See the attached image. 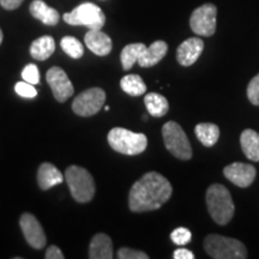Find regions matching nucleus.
I'll return each mask as SVG.
<instances>
[{
	"label": "nucleus",
	"mask_w": 259,
	"mask_h": 259,
	"mask_svg": "<svg viewBox=\"0 0 259 259\" xmlns=\"http://www.w3.org/2000/svg\"><path fill=\"white\" fill-rule=\"evenodd\" d=\"M173 187L166 178L156 171L144 174L131 187L128 206L134 212H147L160 209L170 198Z\"/></svg>",
	"instance_id": "nucleus-1"
},
{
	"label": "nucleus",
	"mask_w": 259,
	"mask_h": 259,
	"mask_svg": "<svg viewBox=\"0 0 259 259\" xmlns=\"http://www.w3.org/2000/svg\"><path fill=\"white\" fill-rule=\"evenodd\" d=\"M206 206L213 221L220 226L231 222L234 215V203L229 191L221 184H213L206 191Z\"/></svg>",
	"instance_id": "nucleus-2"
},
{
	"label": "nucleus",
	"mask_w": 259,
	"mask_h": 259,
	"mask_svg": "<svg viewBox=\"0 0 259 259\" xmlns=\"http://www.w3.org/2000/svg\"><path fill=\"white\" fill-rule=\"evenodd\" d=\"M204 250L215 259H245L247 250L241 241L227 236L211 234L204 240Z\"/></svg>",
	"instance_id": "nucleus-3"
},
{
	"label": "nucleus",
	"mask_w": 259,
	"mask_h": 259,
	"mask_svg": "<svg viewBox=\"0 0 259 259\" xmlns=\"http://www.w3.org/2000/svg\"><path fill=\"white\" fill-rule=\"evenodd\" d=\"M107 138L113 150L128 156L142 154L148 145V138L144 134H136L122 127L112 128Z\"/></svg>",
	"instance_id": "nucleus-4"
},
{
	"label": "nucleus",
	"mask_w": 259,
	"mask_h": 259,
	"mask_svg": "<svg viewBox=\"0 0 259 259\" xmlns=\"http://www.w3.org/2000/svg\"><path fill=\"white\" fill-rule=\"evenodd\" d=\"M65 179L73 199L78 203H88L95 196V181L85 168L70 166L65 171Z\"/></svg>",
	"instance_id": "nucleus-5"
},
{
	"label": "nucleus",
	"mask_w": 259,
	"mask_h": 259,
	"mask_svg": "<svg viewBox=\"0 0 259 259\" xmlns=\"http://www.w3.org/2000/svg\"><path fill=\"white\" fill-rule=\"evenodd\" d=\"M162 137L167 150L180 160L187 161L192 157V148L183 127L174 121H168L162 127Z\"/></svg>",
	"instance_id": "nucleus-6"
},
{
	"label": "nucleus",
	"mask_w": 259,
	"mask_h": 259,
	"mask_svg": "<svg viewBox=\"0 0 259 259\" xmlns=\"http://www.w3.org/2000/svg\"><path fill=\"white\" fill-rule=\"evenodd\" d=\"M70 25H84L89 30H101L106 23V16L99 6L93 3H83L63 16Z\"/></svg>",
	"instance_id": "nucleus-7"
},
{
	"label": "nucleus",
	"mask_w": 259,
	"mask_h": 259,
	"mask_svg": "<svg viewBox=\"0 0 259 259\" xmlns=\"http://www.w3.org/2000/svg\"><path fill=\"white\" fill-rule=\"evenodd\" d=\"M216 17L218 8L213 4H204L192 12L190 27L199 36H212L216 31Z\"/></svg>",
	"instance_id": "nucleus-8"
},
{
	"label": "nucleus",
	"mask_w": 259,
	"mask_h": 259,
	"mask_svg": "<svg viewBox=\"0 0 259 259\" xmlns=\"http://www.w3.org/2000/svg\"><path fill=\"white\" fill-rule=\"evenodd\" d=\"M106 101V93L101 88H90L76 96L72 109L79 116H92L100 112Z\"/></svg>",
	"instance_id": "nucleus-9"
},
{
	"label": "nucleus",
	"mask_w": 259,
	"mask_h": 259,
	"mask_svg": "<svg viewBox=\"0 0 259 259\" xmlns=\"http://www.w3.org/2000/svg\"><path fill=\"white\" fill-rule=\"evenodd\" d=\"M47 83L50 84L53 96L57 101L65 102L73 95L74 89L72 83L65 71L59 66H53L47 71Z\"/></svg>",
	"instance_id": "nucleus-10"
},
{
	"label": "nucleus",
	"mask_w": 259,
	"mask_h": 259,
	"mask_svg": "<svg viewBox=\"0 0 259 259\" xmlns=\"http://www.w3.org/2000/svg\"><path fill=\"white\" fill-rule=\"evenodd\" d=\"M19 225H21L22 233H23L25 240L32 248L41 250L46 245V234H45L44 228H42L41 223L37 221L31 213L25 212L21 216L19 220Z\"/></svg>",
	"instance_id": "nucleus-11"
},
{
	"label": "nucleus",
	"mask_w": 259,
	"mask_h": 259,
	"mask_svg": "<svg viewBox=\"0 0 259 259\" xmlns=\"http://www.w3.org/2000/svg\"><path fill=\"white\" fill-rule=\"evenodd\" d=\"M223 174L235 186L245 189V187H248L253 183L255 176H257V170L251 164L235 162V163L225 167Z\"/></svg>",
	"instance_id": "nucleus-12"
},
{
	"label": "nucleus",
	"mask_w": 259,
	"mask_h": 259,
	"mask_svg": "<svg viewBox=\"0 0 259 259\" xmlns=\"http://www.w3.org/2000/svg\"><path fill=\"white\" fill-rule=\"evenodd\" d=\"M204 50V42L199 37H191L184 41L177 50V60L183 66H191L198 60Z\"/></svg>",
	"instance_id": "nucleus-13"
},
{
	"label": "nucleus",
	"mask_w": 259,
	"mask_h": 259,
	"mask_svg": "<svg viewBox=\"0 0 259 259\" xmlns=\"http://www.w3.org/2000/svg\"><path fill=\"white\" fill-rule=\"evenodd\" d=\"M85 46L96 56H108L112 51V40L108 35L101 30H89L84 36Z\"/></svg>",
	"instance_id": "nucleus-14"
},
{
	"label": "nucleus",
	"mask_w": 259,
	"mask_h": 259,
	"mask_svg": "<svg viewBox=\"0 0 259 259\" xmlns=\"http://www.w3.org/2000/svg\"><path fill=\"white\" fill-rule=\"evenodd\" d=\"M64 179L65 178L61 171L50 162H45L38 167L37 183L42 190H50L52 187L59 185Z\"/></svg>",
	"instance_id": "nucleus-15"
},
{
	"label": "nucleus",
	"mask_w": 259,
	"mask_h": 259,
	"mask_svg": "<svg viewBox=\"0 0 259 259\" xmlns=\"http://www.w3.org/2000/svg\"><path fill=\"white\" fill-rule=\"evenodd\" d=\"M90 259H112L113 244L111 238L105 233H99L94 235L89 246Z\"/></svg>",
	"instance_id": "nucleus-16"
},
{
	"label": "nucleus",
	"mask_w": 259,
	"mask_h": 259,
	"mask_svg": "<svg viewBox=\"0 0 259 259\" xmlns=\"http://www.w3.org/2000/svg\"><path fill=\"white\" fill-rule=\"evenodd\" d=\"M168 45L164 41H155L150 46L145 48L138 59L141 67H151L160 63L166 57Z\"/></svg>",
	"instance_id": "nucleus-17"
},
{
	"label": "nucleus",
	"mask_w": 259,
	"mask_h": 259,
	"mask_svg": "<svg viewBox=\"0 0 259 259\" xmlns=\"http://www.w3.org/2000/svg\"><path fill=\"white\" fill-rule=\"evenodd\" d=\"M30 14L32 17L38 19L44 24L47 25H57L59 23V12L56 9L48 6L46 3L42 0H34L30 4Z\"/></svg>",
	"instance_id": "nucleus-18"
},
{
	"label": "nucleus",
	"mask_w": 259,
	"mask_h": 259,
	"mask_svg": "<svg viewBox=\"0 0 259 259\" xmlns=\"http://www.w3.org/2000/svg\"><path fill=\"white\" fill-rule=\"evenodd\" d=\"M241 149L248 160L259 161V134L251 128H246L240 136Z\"/></svg>",
	"instance_id": "nucleus-19"
},
{
	"label": "nucleus",
	"mask_w": 259,
	"mask_h": 259,
	"mask_svg": "<svg viewBox=\"0 0 259 259\" xmlns=\"http://www.w3.org/2000/svg\"><path fill=\"white\" fill-rule=\"evenodd\" d=\"M56 51V41L52 36H41L35 40L30 46V56L35 60H47Z\"/></svg>",
	"instance_id": "nucleus-20"
},
{
	"label": "nucleus",
	"mask_w": 259,
	"mask_h": 259,
	"mask_svg": "<svg viewBox=\"0 0 259 259\" xmlns=\"http://www.w3.org/2000/svg\"><path fill=\"white\" fill-rule=\"evenodd\" d=\"M194 134L204 147L211 148L212 145L218 143L220 138V128L218 125L211 124V122H202V124L196 126Z\"/></svg>",
	"instance_id": "nucleus-21"
},
{
	"label": "nucleus",
	"mask_w": 259,
	"mask_h": 259,
	"mask_svg": "<svg viewBox=\"0 0 259 259\" xmlns=\"http://www.w3.org/2000/svg\"><path fill=\"white\" fill-rule=\"evenodd\" d=\"M144 103L149 114L155 118H162L167 114L169 109V103L164 96L157 93H149L144 96Z\"/></svg>",
	"instance_id": "nucleus-22"
},
{
	"label": "nucleus",
	"mask_w": 259,
	"mask_h": 259,
	"mask_svg": "<svg viewBox=\"0 0 259 259\" xmlns=\"http://www.w3.org/2000/svg\"><path fill=\"white\" fill-rule=\"evenodd\" d=\"M120 87L126 94L131 96H141L147 92V85L138 74H126L120 80Z\"/></svg>",
	"instance_id": "nucleus-23"
},
{
	"label": "nucleus",
	"mask_w": 259,
	"mask_h": 259,
	"mask_svg": "<svg viewBox=\"0 0 259 259\" xmlns=\"http://www.w3.org/2000/svg\"><path fill=\"white\" fill-rule=\"evenodd\" d=\"M147 48L144 44H130L127 46L124 47V50L121 51L120 59L124 70L128 71L132 69V66L136 63H138L139 57L143 53V51Z\"/></svg>",
	"instance_id": "nucleus-24"
},
{
	"label": "nucleus",
	"mask_w": 259,
	"mask_h": 259,
	"mask_svg": "<svg viewBox=\"0 0 259 259\" xmlns=\"http://www.w3.org/2000/svg\"><path fill=\"white\" fill-rule=\"evenodd\" d=\"M60 46L67 56L73 59H79L84 54V47L79 40L73 36H65L61 38Z\"/></svg>",
	"instance_id": "nucleus-25"
},
{
	"label": "nucleus",
	"mask_w": 259,
	"mask_h": 259,
	"mask_svg": "<svg viewBox=\"0 0 259 259\" xmlns=\"http://www.w3.org/2000/svg\"><path fill=\"white\" fill-rule=\"evenodd\" d=\"M170 239L176 245L183 246V245L189 244L191 239H192V234H191V232L187 228L179 227V228L174 229V231L171 232Z\"/></svg>",
	"instance_id": "nucleus-26"
},
{
	"label": "nucleus",
	"mask_w": 259,
	"mask_h": 259,
	"mask_svg": "<svg viewBox=\"0 0 259 259\" xmlns=\"http://www.w3.org/2000/svg\"><path fill=\"white\" fill-rule=\"evenodd\" d=\"M22 78L30 84L40 83V71L34 64H29L22 71Z\"/></svg>",
	"instance_id": "nucleus-27"
},
{
	"label": "nucleus",
	"mask_w": 259,
	"mask_h": 259,
	"mask_svg": "<svg viewBox=\"0 0 259 259\" xmlns=\"http://www.w3.org/2000/svg\"><path fill=\"white\" fill-rule=\"evenodd\" d=\"M15 90L19 96L24 97V99H34L37 96V90L34 88V84L25 82V80L16 84Z\"/></svg>",
	"instance_id": "nucleus-28"
},
{
	"label": "nucleus",
	"mask_w": 259,
	"mask_h": 259,
	"mask_svg": "<svg viewBox=\"0 0 259 259\" xmlns=\"http://www.w3.org/2000/svg\"><path fill=\"white\" fill-rule=\"evenodd\" d=\"M247 97L252 105L259 106V73L248 83Z\"/></svg>",
	"instance_id": "nucleus-29"
},
{
	"label": "nucleus",
	"mask_w": 259,
	"mask_h": 259,
	"mask_svg": "<svg viewBox=\"0 0 259 259\" xmlns=\"http://www.w3.org/2000/svg\"><path fill=\"white\" fill-rule=\"evenodd\" d=\"M118 255L119 259H148L149 255L147 253H144L143 251H138V250H132V248H127V247H122L118 251Z\"/></svg>",
	"instance_id": "nucleus-30"
},
{
	"label": "nucleus",
	"mask_w": 259,
	"mask_h": 259,
	"mask_svg": "<svg viewBox=\"0 0 259 259\" xmlns=\"http://www.w3.org/2000/svg\"><path fill=\"white\" fill-rule=\"evenodd\" d=\"M45 257L46 259H64L65 255L63 252L58 246H50V247L47 248L46 251V254H45Z\"/></svg>",
	"instance_id": "nucleus-31"
},
{
	"label": "nucleus",
	"mask_w": 259,
	"mask_h": 259,
	"mask_svg": "<svg viewBox=\"0 0 259 259\" xmlns=\"http://www.w3.org/2000/svg\"><path fill=\"white\" fill-rule=\"evenodd\" d=\"M173 258L174 259H193L194 254L193 252H191L187 248H178V250L174 251L173 253Z\"/></svg>",
	"instance_id": "nucleus-32"
},
{
	"label": "nucleus",
	"mask_w": 259,
	"mask_h": 259,
	"mask_svg": "<svg viewBox=\"0 0 259 259\" xmlns=\"http://www.w3.org/2000/svg\"><path fill=\"white\" fill-rule=\"evenodd\" d=\"M24 0H0V5L3 6L5 10H16L22 5Z\"/></svg>",
	"instance_id": "nucleus-33"
},
{
	"label": "nucleus",
	"mask_w": 259,
	"mask_h": 259,
	"mask_svg": "<svg viewBox=\"0 0 259 259\" xmlns=\"http://www.w3.org/2000/svg\"><path fill=\"white\" fill-rule=\"evenodd\" d=\"M2 42H3V31L2 29H0V45H2Z\"/></svg>",
	"instance_id": "nucleus-34"
}]
</instances>
